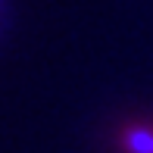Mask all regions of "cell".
Wrapping results in <instances>:
<instances>
[{
	"mask_svg": "<svg viewBox=\"0 0 153 153\" xmlns=\"http://www.w3.org/2000/svg\"><path fill=\"white\" fill-rule=\"evenodd\" d=\"M119 144L125 153H153V128H147V125H125Z\"/></svg>",
	"mask_w": 153,
	"mask_h": 153,
	"instance_id": "6da1fadb",
	"label": "cell"
}]
</instances>
